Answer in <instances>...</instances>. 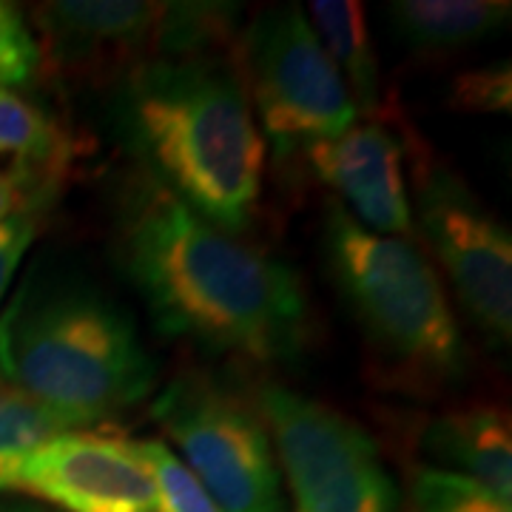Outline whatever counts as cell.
Masks as SVG:
<instances>
[{"instance_id": "5bb4252c", "label": "cell", "mask_w": 512, "mask_h": 512, "mask_svg": "<svg viewBox=\"0 0 512 512\" xmlns=\"http://www.w3.org/2000/svg\"><path fill=\"white\" fill-rule=\"evenodd\" d=\"M510 3L495 0H396L390 26L416 52H450L495 35L510 23Z\"/></svg>"}, {"instance_id": "7402d4cb", "label": "cell", "mask_w": 512, "mask_h": 512, "mask_svg": "<svg viewBox=\"0 0 512 512\" xmlns=\"http://www.w3.org/2000/svg\"><path fill=\"white\" fill-rule=\"evenodd\" d=\"M18 208H23V202H20V194H18V185H15V180H12L9 174H3V171H0V222L6 220L9 214H15Z\"/></svg>"}, {"instance_id": "d6986e66", "label": "cell", "mask_w": 512, "mask_h": 512, "mask_svg": "<svg viewBox=\"0 0 512 512\" xmlns=\"http://www.w3.org/2000/svg\"><path fill=\"white\" fill-rule=\"evenodd\" d=\"M43 49L26 26L18 6L0 0V86L15 89L32 83Z\"/></svg>"}, {"instance_id": "5b68a950", "label": "cell", "mask_w": 512, "mask_h": 512, "mask_svg": "<svg viewBox=\"0 0 512 512\" xmlns=\"http://www.w3.org/2000/svg\"><path fill=\"white\" fill-rule=\"evenodd\" d=\"M151 416L222 512H285L274 444L254 402L205 373H180Z\"/></svg>"}, {"instance_id": "30bf717a", "label": "cell", "mask_w": 512, "mask_h": 512, "mask_svg": "<svg viewBox=\"0 0 512 512\" xmlns=\"http://www.w3.org/2000/svg\"><path fill=\"white\" fill-rule=\"evenodd\" d=\"M0 493H29L66 512H160L134 441L72 430L0 461Z\"/></svg>"}, {"instance_id": "ffe728a7", "label": "cell", "mask_w": 512, "mask_h": 512, "mask_svg": "<svg viewBox=\"0 0 512 512\" xmlns=\"http://www.w3.org/2000/svg\"><path fill=\"white\" fill-rule=\"evenodd\" d=\"M453 106L461 111H493L512 109V74L510 63H495L478 72L461 74L453 86Z\"/></svg>"}, {"instance_id": "7a4b0ae2", "label": "cell", "mask_w": 512, "mask_h": 512, "mask_svg": "<svg viewBox=\"0 0 512 512\" xmlns=\"http://www.w3.org/2000/svg\"><path fill=\"white\" fill-rule=\"evenodd\" d=\"M117 123L140 168L222 231H242L262 191L265 140L234 69L214 57L137 63Z\"/></svg>"}, {"instance_id": "4fadbf2b", "label": "cell", "mask_w": 512, "mask_h": 512, "mask_svg": "<svg viewBox=\"0 0 512 512\" xmlns=\"http://www.w3.org/2000/svg\"><path fill=\"white\" fill-rule=\"evenodd\" d=\"M421 447L458 476L512 501L510 419L495 407H470L433 419L421 433Z\"/></svg>"}, {"instance_id": "277c9868", "label": "cell", "mask_w": 512, "mask_h": 512, "mask_svg": "<svg viewBox=\"0 0 512 512\" xmlns=\"http://www.w3.org/2000/svg\"><path fill=\"white\" fill-rule=\"evenodd\" d=\"M325 254L387 373L424 390L464 376L461 330L439 274L413 239L373 234L342 202H328Z\"/></svg>"}, {"instance_id": "9a60e30c", "label": "cell", "mask_w": 512, "mask_h": 512, "mask_svg": "<svg viewBox=\"0 0 512 512\" xmlns=\"http://www.w3.org/2000/svg\"><path fill=\"white\" fill-rule=\"evenodd\" d=\"M305 12L313 35L336 66L350 103L359 114L373 117L379 111V63L367 32L362 3L353 0H313Z\"/></svg>"}, {"instance_id": "e0dca14e", "label": "cell", "mask_w": 512, "mask_h": 512, "mask_svg": "<svg viewBox=\"0 0 512 512\" xmlns=\"http://www.w3.org/2000/svg\"><path fill=\"white\" fill-rule=\"evenodd\" d=\"M410 512H512V507L470 478L441 467H419L410 484Z\"/></svg>"}, {"instance_id": "7c38bea8", "label": "cell", "mask_w": 512, "mask_h": 512, "mask_svg": "<svg viewBox=\"0 0 512 512\" xmlns=\"http://www.w3.org/2000/svg\"><path fill=\"white\" fill-rule=\"evenodd\" d=\"M0 157L12 160L23 208L46 214L72 163V140L49 111L0 86Z\"/></svg>"}, {"instance_id": "3957f363", "label": "cell", "mask_w": 512, "mask_h": 512, "mask_svg": "<svg viewBox=\"0 0 512 512\" xmlns=\"http://www.w3.org/2000/svg\"><path fill=\"white\" fill-rule=\"evenodd\" d=\"M0 376L37 402L106 421L146 399L157 365L106 293L32 271L0 313Z\"/></svg>"}, {"instance_id": "44dd1931", "label": "cell", "mask_w": 512, "mask_h": 512, "mask_svg": "<svg viewBox=\"0 0 512 512\" xmlns=\"http://www.w3.org/2000/svg\"><path fill=\"white\" fill-rule=\"evenodd\" d=\"M40 217H43V211L18 208L15 214H9L6 220L0 222V299L9 288L18 265L23 262V254L35 242Z\"/></svg>"}, {"instance_id": "603a6c76", "label": "cell", "mask_w": 512, "mask_h": 512, "mask_svg": "<svg viewBox=\"0 0 512 512\" xmlns=\"http://www.w3.org/2000/svg\"><path fill=\"white\" fill-rule=\"evenodd\" d=\"M0 512H40V510H32V507H0Z\"/></svg>"}, {"instance_id": "8992f818", "label": "cell", "mask_w": 512, "mask_h": 512, "mask_svg": "<svg viewBox=\"0 0 512 512\" xmlns=\"http://www.w3.org/2000/svg\"><path fill=\"white\" fill-rule=\"evenodd\" d=\"M254 404L291 484L293 512H396V484L356 421L274 382L259 387Z\"/></svg>"}, {"instance_id": "6da1fadb", "label": "cell", "mask_w": 512, "mask_h": 512, "mask_svg": "<svg viewBox=\"0 0 512 512\" xmlns=\"http://www.w3.org/2000/svg\"><path fill=\"white\" fill-rule=\"evenodd\" d=\"M114 251L168 336L262 365L291 362L311 339L299 276L202 220L143 168L120 191Z\"/></svg>"}, {"instance_id": "2e32d148", "label": "cell", "mask_w": 512, "mask_h": 512, "mask_svg": "<svg viewBox=\"0 0 512 512\" xmlns=\"http://www.w3.org/2000/svg\"><path fill=\"white\" fill-rule=\"evenodd\" d=\"M100 419L52 407L0 382V461L40 447L60 433L89 430Z\"/></svg>"}, {"instance_id": "ac0fdd59", "label": "cell", "mask_w": 512, "mask_h": 512, "mask_svg": "<svg viewBox=\"0 0 512 512\" xmlns=\"http://www.w3.org/2000/svg\"><path fill=\"white\" fill-rule=\"evenodd\" d=\"M134 447L151 470L160 512H222L197 476L163 441H134Z\"/></svg>"}, {"instance_id": "52a82bcc", "label": "cell", "mask_w": 512, "mask_h": 512, "mask_svg": "<svg viewBox=\"0 0 512 512\" xmlns=\"http://www.w3.org/2000/svg\"><path fill=\"white\" fill-rule=\"evenodd\" d=\"M242 57L245 92L279 157L333 140L356 123L348 89L299 6L259 12L242 40Z\"/></svg>"}, {"instance_id": "ba28073f", "label": "cell", "mask_w": 512, "mask_h": 512, "mask_svg": "<svg viewBox=\"0 0 512 512\" xmlns=\"http://www.w3.org/2000/svg\"><path fill=\"white\" fill-rule=\"evenodd\" d=\"M416 208L461 305L493 345L512 336V239L453 171L416 165Z\"/></svg>"}, {"instance_id": "9c48e42d", "label": "cell", "mask_w": 512, "mask_h": 512, "mask_svg": "<svg viewBox=\"0 0 512 512\" xmlns=\"http://www.w3.org/2000/svg\"><path fill=\"white\" fill-rule=\"evenodd\" d=\"M234 12L225 3L60 0L37 6L35 23L69 66L111 55L202 57L228 37Z\"/></svg>"}, {"instance_id": "8fae6325", "label": "cell", "mask_w": 512, "mask_h": 512, "mask_svg": "<svg viewBox=\"0 0 512 512\" xmlns=\"http://www.w3.org/2000/svg\"><path fill=\"white\" fill-rule=\"evenodd\" d=\"M313 171L345 197L353 217L382 237L413 234V214L402 174V146L379 123H353L333 137L313 143L308 151Z\"/></svg>"}]
</instances>
